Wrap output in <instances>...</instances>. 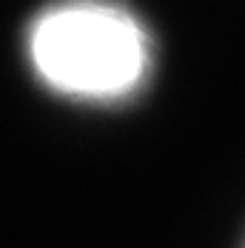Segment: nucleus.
<instances>
[{
  "label": "nucleus",
  "mask_w": 245,
  "mask_h": 248,
  "mask_svg": "<svg viewBox=\"0 0 245 248\" xmlns=\"http://www.w3.org/2000/svg\"><path fill=\"white\" fill-rule=\"evenodd\" d=\"M29 54L54 92L80 100H120L151 66L143 26L111 3L74 0L43 12L29 31Z\"/></svg>",
  "instance_id": "1"
}]
</instances>
